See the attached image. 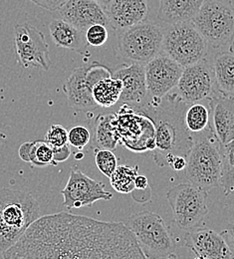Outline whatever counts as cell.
<instances>
[{"mask_svg": "<svg viewBox=\"0 0 234 259\" xmlns=\"http://www.w3.org/2000/svg\"><path fill=\"white\" fill-rule=\"evenodd\" d=\"M205 0H159L158 17L168 24L191 22Z\"/></svg>", "mask_w": 234, "mask_h": 259, "instance_id": "21", "label": "cell"}, {"mask_svg": "<svg viewBox=\"0 0 234 259\" xmlns=\"http://www.w3.org/2000/svg\"><path fill=\"white\" fill-rule=\"evenodd\" d=\"M58 11L61 19L83 32L94 24L110 25L104 7L94 0H66Z\"/></svg>", "mask_w": 234, "mask_h": 259, "instance_id": "16", "label": "cell"}, {"mask_svg": "<svg viewBox=\"0 0 234 259\" xmlns=\"http://www.w3.org/2000/svg\"><path fill=\"white\" fill-rule=\"evenodd\" d=\"M63 205L68 209L92 206L98 200H110L113 194L105 190L102 182L96 181L80 169H71L67 184L62 190Z\"/></svg>", "mask_w": 234, "mask_h": 259, "instance_id": "13", "label": "cell"}, {"mask_svg": "<svg viewBox=\"0 0 234 259\" xmlns=\"http://www.w3.org/2000/svg\"><path fill=\"white\" fill-rule=\"evenodd\" d=\"M185 244L197 256L205 259H234V252L224 238L217 231L209 228L190 230L185 235Z\"/></svg>", "mask_w": 234, "mask_h": 259, "instance_id": "17", "label": "cell"}, {"mask_svg": "<svg viewBox=\"0 0 234 259\" xmlns=\"http://www.w3.org/2000/svg\"><path fill=\"white\" fill-rule=\"evenodd\" d=\"M14 41L16 54L23 68L50 69L49 46L39 29L29 23L17 24L14 27Z\"/></svg>", "mask_w": 234, "mask_h": 259, "instance_id": "12", "label": "cell"}, {"mask_svg": "<svg viewBox=\"0 0 234 259\" xmlns=\"http://www.w3.org/2000/svg\"><path fill=\"white\" fill-rule=\"evenodd\" d=\"M75 158H76V160H78V161H79V160H82V159L84 158V154L82 153V151H80V152L75 156Z\"/></svg>", "mask_w": 234, "mask_h": 259, "instance_id": "40", "label": "cell"}, {"mask_svg": "<svg viewBox=\"0 0 234 259\" xmlns=\"http://www.w3.org/2000/svg\"><path fill=\"white\" fill-rule=\"evenodd\" d=\"M110 76H112L111 70L96 61L75 69L63 86L69 106L83 113L96 110L98 105L93 99V88L100 80Z\"/></svg>", "mask_w": 234, "mask_h": 259, "instance_id": "11", "label": "cell"}, {"mask_svg": "<svg viewBox=\"0 0 234 259\" xmlns=\"http://www.w3.org/2000/svg\"><path fill=\"white\" fill-rule=\"evenodd\" d=\"M214 74L203 60L183 68L177 83L178 97L183 102L198 103L209 99L213 93Z\"/></svg>", "mask_w": 234, "mask_h": 259, "instance_id": "14", "label": "cell"}, {"mask_svg": "<svg viewBox=\"0 0 234 259\" xmlns=\"http://www.w3.org/2000/svg\"><path fill=\"white\" fill-rule=\"evenodd\" d=\"M52 149H53L54 165H57L59 162L67 161L71 156V148L69 143L62 147H52Z\"/></svg>", "mask_w": 234, "mask_h": 259, "instance_id": "34", "label": "cell"}, {"mask_svg": "<svg viewBox=\"0 0 234 259\" xmlns=\"http://www.w3.org/2000/svg\"><path fill=\"white\" fill-rule=\"evenodd\" d=\"M164 30L152 21H143L123 30L119 48L124 58L134 63H148L159 55L163 45Z\"/></svg>", "mask_w": 234, "mask_h": 259, "instance_id": "9", "label": "cell"}, {"mask_svg": "<svg viewBox=\"0 0 234 259\" xmlns=\"http://www.w3.org/2000/svg\"><path fill=\"white\" fill-rule=\"evenodd\" d=\"M194 145L186 158L185 177L188 181L209 192L220 187L222 172L221 144L218 142L212 127L192 135Z\"/></svg>", "mask_w": 234, "mask_h": 259, "instance_id": "4", "label": "cell"}, {"mask_svg": "<svg viewBox=\"0 0 234 259\" xmlns=\"http://www.w3.org/2000/svg\"><path fill=\"white\" fill-rule=\"evenodd\" d=\"M222 172L220 187L223 188L226 195L234 193V140L221 145Z\"/></svg>", "mask_w": 234, "mask_h": 259, "instance_id": "29", "label": "cell"}, {"mask_svg": "<svg viewBox=\"0 0 234 259\" xmlns=\"http://www.w3.org/2000/svg\"><path fill=\"white\" fill-rule=\"evenodd\" d=\"M188 103L180 98H152L137 106L135 111L149 117L156 130L154 160L159 166H166L174 157L188 158L194 145L192 134L185 126L184 114Z\"/></svg>", "mask_w": 234, "mask_h": 259, "instance_id": "2", "label": "cell"}, {"mask_svg": "<svg viewBox=\"0 0 234 259\" xmlns=\"http://www.w3.org/2000/svg\"><path fill=\"white\" fill-rule=\"evenodd\" d=\"M41 217L40 204L32 194L18 190H0V252L13 246Z\"/></svg>", "mask_w": 234, "mask_h": 259, "instance_id": "3", "label": "cell"}, {"mask_svg": "<svg viewBox=\"0 0 234 259\" xmlns=\"http://www.w3.org/2000/svg\"><path fill=\"white\" fill-rule=\"evenodd\" d=\"M114 115H100L96 119L94 144L98 149L113 151L120 144L117 130L113 123Z\"/></svg>", "mask_w": 234, "mask_h": 259, "instance_id": "26", "label": "cell"}, {"mask_svg": "<svg viewBox=\"0 0 234 259\" xmlns=\"http://www.w3.org/2000/svg\"><path fill=\"white\" fill-rule=\"evenodd\" d=\"M114 126L120 144L134 153L156 149V130L153 121L146 115L124 105L114 115Z\"/></svg>", "mask_w": 234, "mask_h": 259, "instance_id": "10", "label": "cell"}, {"mask_svg": "<svg viewBox=\"0 0 234 259\" xmlns=\"http://www.w3.org/2000/svg\"><path fill=\"white\" fill-rule=\"evenodd\" d=\"M168 165L175 171L184 170L186 166V159L183 157H174Z\"/></svg>", "mask_w": 234, "mask_h": 259, "instance_id": "36", "label": "cell"}, {"mask_svg": "<svg viewBox=\"0 0 234 259\" xmlns=\"http://www.w3.org/2000/svg\"><path fill=\"white\" fill-rule=\"evenodd\" d=\"M94 1L98 2V3L100 4L101 6H103V7H104V9H105V7L109 4V2H110L111 0H94Z\"/></svg>", "mask_w": 234, "mask_h": 259, "instance_id": "39", "label": "cell"}, {"mask_svg": "<svg viewBox=\"0 0 234 259\" xmlns=\"http://www.w3.org/2000/svg\"><path fill=\"white\" fill-rule=\"evenodd\" d=\"M123 83L121 101L124 103H134L141 105L146 102L149 92L146 82L145 66L141 63H132L122 67L112 73Z\"/></svg>", "mask_w": 234, "mask_h": 259, "instance_id": "19", "label": "cell"}, {"mask_svg": "<svg viewBox=\"0 0 234 259\" xmlns=\"http://www.w3.org/2000/svg\"><path fill=\"white\" fill-rule=\"evenodd\" d=\"M85 36L89 45L93 47H100L107 42L109 34L107 26L102 24H94L86 30Z\"/></svg>", "mask_w": 234, "mask_h": 259, "instance_id": "32", "label": "cell"}, {"mask_svg": "<svg viewBox=\"0 0 234 259\" xmlns=\"http://www.w3.org/2000/svg\"><path fill=\"white\" fill-rule=\"evenodd\" d=\"M213 74L219 93L234 97V54L225 52L216 56Z\"/></svg>", "mask_w": 234, "mask_h": 259, "instance_id": "23", "label": "cell"}, {"mask_svg": "<svg viewBox=\"0 0 234 259\" xmlns=\"http://www.w3.org/2000/svg\"><path fill=\"white\" fill-rule=\"evenodd\" d=\"M18 155L23 162H30L36 167L54 165L53 149L45 140L23 143L18 150Z\"/></svg>", "mask_w": 234, "mask_h": 259, "instance_id": "24", "label": "cell"}, {"mask_svg": "<svg viewBox=\"0 0 234 259\" xmlns=\"http://www.w3.org/2000/svg\"><path fill=\"white\" fill-rule=\"evenodd\" d=\"M184 122L192 135L208 129L211 127V106H206L201 102L193 103L185 110Z\"/></svg>", "mask_w": 234, "mask_h": 259, "instance_id": "27", "label": "cell"}, {"mask_svg": "<svg viewBox=\"0 0 234 259\" xmlns=\"http://www.w3.org/2000/svg\"><path fill=\"white\" fill-rule=\"evenodd\" d=\"M45 141L51 147H62L68 144V131L61 125H52L46 133Z\"/></svg>", "mask_w": 234, "mask_h": 259, "instance_id": "33", "label": "cell"}, {"mask_svg": "<svg viewBox=\"0 0 234 259\" xmlns=\"http://www.w3.org/2000/svg\"><path fill=\"white\" fill-rule=\"evenodd\" d=\"M134 187H135V189L141 190V191L146 190L149 187V181H148L147 177L137 175V177L135 178V181H134Z\"/></svg>", "mask_w": 234, "mask_h": 259, "instance_id": "38", "label": "cell"}, {"mask_svg": "<svg viewBox=\"0 0 234 259\" xmlns=\"http://www.w3.org/2000/svg\"><path fill=\"white\" fill-rule=\"evenodd\" d=\"M149 259H165L174 252L169 228L158 213L144 210L131 215L125 224Z\"/></svg>", "mask_w": 234, "mask_h": 259, "instance_id": "5", "label": "cell"}, {"mask_svg": "<svg viewBox=\"0 0 234 259\" xmlns=\"http://www.w3.org/2000/svg\"><path fill=\"white\" fill-rule=\"evenodd\" d=\"M212 130L221 145L234 140V97L219 96L210 102Z\"/></svg>", "mask_w": 234, "mask_h": 259, "instance_id": "20", "label": "cell"}, {"mask_svg": "<svg viewBox=\"0 0 234 259\" xmlns=\"http://www.w3.org/2000/svg\"><path fill=\"white\" fill-rule=\"evenodd\" d=\"M163 51L183 68L203 60L207 42L191 22L170 24L164 30Z\"/></svg>", "mask_w": 234, "mask_h": 259, "instance_id": "7", "label": "cell"}, {"mask_svg": "<svg viewBox=\"0 0 234 259\" xmlns=\"http://www.w3.org/2000/svg\"><path fill=\"white\" fill-rule=\"evenodd\" d=\"M49 31L53 42L69 50L82 53L87 46L85 32L74 27L63 19H54L49 23Z\"/></svg>", "mask_w": 234, "mask_h": 259, "instance_id": "22", "label": "cell"}, {"mask_svg": "<svg viewBox=\"0 0 234 259\" xmlns=\"http://www.w3.org/2000/svg\"><path fill=\"white\" fill-rule=\"evenodd\" d=\"M195 259H205V258H203V257H201V256H197V257H196V258Z\"/></svg>", "mask_w": 234, "mask_h": 259, "instance_id": "42", "label": "cell"}, {"mask_svg": "<svg viewBox=\"0 0 234 259\" xmlns=\"http://www.w3.org/2000/svg\"><path fill=\"white\" fill-rule=\"evenodd\" d=\"M165 259H180V257H179L178 255L174 254V253H171V254H169V255L167 256Z\"/></svg>", "mask_w": 234, "mask_h": 259, "instance_id": "41", "label": "cell"}, {"mask_svg": "<svg viewBox=\"0 0 234 259\" xmlns=\"http://www.w3.org/2000/svg\"><path fill=\"white\" fill-rule=\"evenodd\" d=\"M221 234L224 236V238L226 239V241L228 242H230V244L233 246V249H232V251L234 252V222L233 223H231V224H229L227 227H226V229L225 230H223L222 232H221ZM229 244V243H228ZM229 244V245H230Z\"/></svg>", "mask_w": 234, "mask_h": 259, "instance_id": "37", "label": "cell"}, {"mask_svg": "<svg viewBox=\"0 0 234 259\" xmlns=\"http://www.w3.org/2000/svg\"><path fill=\"white\" fill-rule=\"evenodd\" d=\"M183 67L167 55H157L145 66L146 82L151 98L163 99L177 86Z\"/></svg>", "mask_w": 234, "mask_h": 259, "instance_id": "15", "label": "cell"}, {"mask_svg": "<svg viewBox=\"0 0 234 259\" xmlns=\"http://www.w3.org/2000/svg\"><path fill=\"white\" fill-rule=\"evenodd\" d=\"M138 175V165H118L109 178L112 188L120 194H130L135 189L134 181Z\"/></svg>", "mask_w": 234, "mask_h": 259, "instance_id": "28", "label": "cell"}, {"mask_svg": "<svg viewBox=\"0 0 234 259\" xmlns=\"http://www.w3.org/2000/svg\"><path fill=\"white\" fill-rule=\"evenodd\" d=\"M167 198L175 224L182 230L198 228L208 214L207 192L188 183L171 188Z\"/></svg>", "mask_w": 234, "mask_h": 259, "instance_id": "8", "label": "cell"}, {"mask_svg": "<svg viewBox=\"0 0 234 259\" xmlns=\"http://www.w3.org/2000/svg\"><path fill=\"white\" fill-rule=\"evenodd\" d=\"M30 1H32L36 5L49 11L58 10L66 2V0H30Z\"/></svg>", "mask_w": 234, "mask_h": 259, "instance_id": "35", "label": "cell"}, {"mask_svg": "<svg viewBox=\"0 0 234 259\" xmlns=\"http://www.w3.org/2000/svg\"><path fill=\"white\" fill-rule=\"evenodd\" d=\"M95 162L101 172L110 178L118 166V159L115 154L106 149H95Z\"/></svg>", "mask_w": 234, "mask_h": 259, "instance_id": "30", "label": "cell"}, {"mask_svg": "<svg viewBox=\"0 0 234 259\" xmlns=\"http://www.w3.org/2000/svg\"><path fill=\"white\" fill-rule=\"evenodd\" d=\"M192 21L214 47L226 46L234 39V7L223 0H205Z\"/></svg>", "mask_w": 234, "mask_h": 259, "instance_id": "6", "label": "cell"}, {"mask_svg": "<svg viewBox=\"0 0 234 259\" xmlns=\"http://www.w3.org/2000/svg\"><path fill=\"white\" fill-rule=\"evenodd\" d=\"M123 91V83L113 76L100 80L93 88V99L98 107L110 108L117 104Z\"/></svg>", "mask_w": 234, "mask_h": 259, "instance_id": "25", "label": "cell"}, {"mask_svg": "<svg viewBox=\"0 0 234 259\" xmlns=\"http://www.w3.org/2000/svg\"><path fill=\"white\" fill-rule=\"evenodd\" d=\"M91 133L88 128L82 125H76L68 131V143L70 146L83 151V149L90 143Z\"/></svg>", "mask_w": 234, "mask_h": 259, "instance_id": "31", "label": "cell"}, {"mask_svg": "<svg viewBox=\"0 0 234 259\" xmlns=\"http://www.w3.org/2000/svg\"><path fill=\"white\" fill-rule=\"evenodd\" d=\"M3 259H149L123 223L57 212L40 217Z\"/></svg>", "mask_w": 234, "mask_h": 259, "instance_id": "1", "label": "cell"}, {"mask_svg": "<svg viewBox=\"0 0 234 259\" xmlns=\"http://www.w3.org/2000/svg\"><path fill=\"white\" fill-rule=\"evenodd\" d=\"M105 11L111 26L125 30L146 20L149 6L147 0H111Z\"/></svg>", "mask_w": 234, "mask_h": 259, "instance_id": "18", "label": "cell"}]
</instances>
